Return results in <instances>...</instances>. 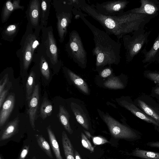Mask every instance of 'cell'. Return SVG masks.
<instances>
[{
    "label": "cell",
    "instance_id": "7c38bea8",
    "mask_svg": "<svg viewBox=\"0 0 159 159\" xmlns=\"http://www.w3.org/2000/svg\"><path fill=\"white\" fill-rule=\"evenodd\" d=\"M139 7L129 10L131 13L145 14L156 16L159 11V4L157 2L150 0H141Z\"/></svg>",
    "mask_w": 159,
    "mask_h": 159
},
{
    "label": "cell",
    "instance_id": "ee69618b",
    "mask_svg": "<svg viewBox=\"0 0 159 159\" xmlns=\"http://www.w3.org/2000/svg\"><path fill=\"white\" fill-rule=\"evenodd\" d=\"M0 159H2L1 156H0Z\"/></svg>",
    "mask_w": 159,
    "mask_h": 159
},
{
    "label": "cell",
    "instance_id": "74e56055",
    "mask_svg": "<svg viewBox=\"0 0 159 159\" xmlns=\"http://www.w3.org/2000/svg\"><path fill=\"white\" fill-rule=\"evenodd\" d=\"M147 145L150 147L159 148V142H152L147 143Z\"/></svg>",
    "mask_w": 159,
    "mask_h": 159
},
{
    "label": "cell",
    "instance_id": "b9f144b4",
    "mask_svg": "<svg viewBox=\"0 0 159 159\" xmlns=\"http://www.w3.org/2000/svg\"><path fill=\"white\" fill-rule=\"evenodd\" d=\"M159 60V53L158 54V56H157V59H156V60Z\"/></svg>",
    "mask_w": 159,
    "mask_h": 159
},
{
    "label": "cell",
    "instance_id": "7bdbcfd3",
    "mask_svg": "<svg viewBox=\"0 0 159 159\" xmlns=\"http://www.w3.org/2000/svg\"><path fill=\"white\" fill-rule=\"evenodd\" d=\"M32 159H36V157H33Z\"/></svg>",
    "mask_w": 159,
    "mask_h": 159
},
{
    "label": "cell",
    "instance_id": "d6986e66",
    "mask_svg": "<svg viewBox=\"0 0 159 159\" xmlns=\"http://www.w3.org/2000/svg\"><path fill=\"white\" fill-rule=\"evenodd\" d=\"M143 52L144 53L143 62H152L156 60L159 52V32L157 37L150 50Z\"/></svg>",
    "mask_w": 159,
    "mask_h": 159
},
{
    "label": "cell",
    "instance_id": "f35d334b",
    "mask_svg": "<svg viewBox=\"0 0 159 159\" xmlns=\"http://www.w3.org/2000/svg\"><path fill=\"white\" fill-rule=\"evenodd\" d=\"M75 159H82V158L78 152L75 150Z\"/></svg>",
    "mask_w": 159,
    "mask_h": 159
},
{
    "label": "cell",
    "instance_id": "ba28073f",
    "mask_svg": "<svg viewBox=\"0 0 159 159\" xmlns=\"http://www.w3.org/2000/svg\"><path fill=\"white\" fill-rule=\"evenodd\" d=\"M112 136L115 138L133 139L136 137L135 132L127 126L121 124L109 115L103 116Z\"/></svg>",
    "mask_w": 159,
    "mask_h": 159
},
{
    "label": "cell",
    "instance_id": "7402d4cb",
    "mask_svg": "<svg viewBox=\"0 0 159 159\" xmlns=\"http://www.w3.org/2000/svg\"><path fill=\"white\" fill-rule=\"evenodd\" d=\"M20 25L14 23L8 25L3 29L2 37L5 40L12 42L19 30Z\"/></svg>",
    "mask_w": 159,
    "mask_h": 159
},
{
    "label": "cell",
    "instance_id": "3957f363",
    "mask_svg": "<svg viewBox=\"0 0 159 159\" xmlns=\"http://www.w3.org/2000/svg\"><path fill=\"white\" fill-rule=\"evenodd\" d=\"M41 28L34 29L28 22L25 31L20 43V48L16 52L22 69L27 70L32 61L34 54L41 42Z\"/></svg>",
    "mask_w": 159,
    "mask_h": 159
},
{
    "label": "cell",
    "instance_id": "d590c367",
    "mask_svg": "<svg viewBox=\"0 0 159 159\" xmlns=\"http://www.w3.org/2000/svg\"><path fill=\"white\" fill-rule=\"evenodd\" d=\"M112 70L111 67H107L103 69L101 72V75L105 78L109 76L111 74Z\"/></svg>",
    "mask_w": 159,
    "mask_h": 159
},
{
    "label": "cell",
    "instance_id": "f546056e",
    "mask_svg": "<svg viewBox=\"0 0 159 159\" xmlns=\"http://www.w3.org/2000/svg\"><path fill=\"white\" fill-rule=\"evenodd\" d=\"M104 85L106 87L112 89H122L124 86L119 78L112 77L104 83Z\"/></svg>",
    "mask_w": 159,
    "mask_h": 159
},
{
    "label": "cell",
    "instance_id": "6da1fadb",
    "mask_svg": "<svg viewBox=\"0 0 159 159\" xmlns=\"http://www.w3.org/2000/svg\"><path fill=\"white\" fill-rule=\"evenodd\" d=\"M73 6L83 11L97 21L108 35L115 36L119 39L127 34L144 27L146 24L154 16L131 13L129 11L114 16H107L99 13L93 5L85 0H75Z\"/></svg>",
    "mask_w": 159,
    "mask_h": 159
},
{
    "label": "cell",
    "instance_id": "ffe728a7",
    "mask_svg": "<svg viewBox=\"0 0 159 159\" xmlns=\"http://www.w3.org/2000/svg\"><path fill=\"white\" fill-rule=\"evenodd\" d=\"M70 117L69 114L63 106L60 105L58 114V117L59 121L67 132L69 134H72L73 131L70 125Z\"/></svg>",
    "mask_w": 159,
    "mask_h": 159
},
{
    "label": "cell",
    "instance_id": "e575fe53",
    "mask_svg": "<svg viewBox=\"0 0 159 159\" xmlns=\"http://www.w3.org/2000/svg\"><path fill=\"white\" fill-rule=\"evenodd\" d=\"M2 81L1 80L0 83V94L4 91L5 86L7 83L8 80V75L7 74L5 75L4 78L2 79Z\"/></svg>",
    "mask_w": 159,
    "mask_h": 159
},
{
    "label": "cell",
    "instance_id": "52a82bcc",
    "mask_svg": "<svg viewBox=\"0 0 159 159\" xmlns=\"http://www.w3.org/2000/svg\"><path fill=\"white\" fill-rule=\"evenodd\" d=\"M41 43L43 46L49 63L52 66L60 65L58 48L51 26L41 28Z\"/></svg>",
    "mask_w": 159,
    "mask_h": 159
},
{
    "label": "cell",
    "instance_id": "9a60e30c",
    "mask_svg": "<svg viewBox=\"0 0 159 159\" xmlns=\"http://www.w3.org/2000/svg\"><path fill=\"white\" fill-rule=\"evenodd\" d=\"M120 104L122 106L131 111L139 118L159 127V123L153 119L143 112L133 104L125 101L120 102Z\"/></svg>",
    "mask_w": 159,
    "mask_h": 159
},
{
    "label": "cell",
    "instance_id": "44dd1931",
    "mask_svg": "<svg viewBox=\"0 0 159 159\" xmlns=\"http://www.w3.org/2000/svg\"><path fill=\"white\" fill-rule=\"evenodd\" d=\"M62 143L66 159H75L72 145L66 132L62 133Z\"/></svg>",
    "mask_w": 159,
    "mask_h": 159
},
{
    "label": "cell",
    "instance_id": "e0dca14e",
    "mask_svg": "<svg viewBox=\"0 0 159 159\" xmlns=\"http://www.w3.org/2000/svg\"><path fill=\"white\" fill-rule=\"evenodd\" d=\"M19 118L16 117L9 122L3 130L1 135L0 140L8 139L17 133L18 130Z\"/></svg>",
    "mask_w": 159,
    "mask_h": 159
},
{
    "label": "cell",
    "instance_id": "60d3db41",
    "mask_svg": "<svg viewBox=\"0 0 159 159\" xmlns=\"http://www.w3.org/2000/svg\"><path fill=\"white\" fill-rule=\"evenodd\" d=\"M154 92L156 94L159 95V87L157 88L154 90Z\"/></svg>",
    "mask_w": 159,
    "mask_h": 159
},
{
    "label": "cell",
    "instance_id": "5bb4252c",
    "mask_svg": "<svg viewBox=\"0 0 159 159\" xmlns=\"http://www.w3.org/2000/svg\"><path fill=\"white\" fill-rule=\"evenodd\" d=\"M20 0H8L4 3L1 13V20L2 23L6 22L11 14L15 10L20 9L23 10L24 7L20 5Z\"/></svg>",
    "mask_w": 159,
    "mask_h": 159
},
{
    "label": "cell",
    "instance_id": "4316f807",
    "mask_svg": "<svg viewBox=\"0 0 159 159\" xmlns=\"http://www.w3.org/2000/svg\"><path fill=\"white\" fill-rule=\"evenodd\" d=\"M53 107L51 103L46 98H44L40 108V116L43 119L50 116L52 112Z\"/></svg>",
    "mask_w": 159,
    "mask_h": 159
},
{
    "label": "cell",
    "instance_id": "83f0119b",
    "mask_svg": "<svg viewBox=\"0 0 159 159\" xmlns=\"http://www.w3.org/2000/svg\"><path fill=\"white\" fill-rule=\"evenodd\" d=\"M138 103L139 107L148 115L159 123V114L144 102L139 100Z\"/></svg>",
    "mask_w": 159,
    "mask_h": 159
},
{
    "label": "cell",
    "instance_id": "8d00e7d4",
    "mask_svg": "<svg viewBox=\"0 0 159 159\" xmlns=\"http://www.w3.org/2000/svg\"><path fill=\"white\" fill-rule=\"evenodd\" d=\"M8 89H4L2 93L0 94V109H1L4 101L7 94Z\"/></svg>",
    "mask_w": 159,
    "mask_h": 159
},
{
    "label": "cell",
    "instance_id": "cb8c5ba5",
    "mask_svg": "<svg viewBox=\"0 0 159 159\" xmlns=\"http://www.w3.org/2000/svg\"><path fill=\"white\" fill-rule=\"evenodd\" d=\"M47 130L50 144L56 159H63L57 141L50 125L47 128Z\"/></svg>",
    "mask_w": 159,
    "mask_h": 159
},
{
    "label": "cell",
    "instance_id": "8fae6325",
    "mask_svg": "<svg viewBox=\"0 0 159 159\" xmlns=\"http://www.w3.org/2000/svg\"><path fill=\"white\" fill-rule=\"evenodd\" d=\"M39 100V87L38 84L35 85L30 100L29 101L28 114L32 128L34 129L35 121L37 114Z\"/></svg>",
    "mask_w": 159,
    "mask_h": 159
},
{
    "label": "cell",
    "instance_id": "836d02e7",
    "mask_svg": "<svg viewBox=\"0 0 159 159\" xmlns=\"http://www.w3.org/2000/svg\"><path fill=\"white\" fill-rule=\"evenodd\" d=\"M29 149V146H25L22 150L18 159H25Z\"/></svg>",
    "mask_w": 159,
    "mask_h": 159
},
{
    "label": "cell",
    "instance_id": "4dcf8cb0",
    "mask_svg": "<svg viewBox=\"0 0 159 159\" xmlns=\"http://www.w3.org/2000/svg\"><path fill=\"white\" fill-rule=\"evenodd\" d=\"M81 143L83 146L91 152L94 151V148L86 136L83 133H81Z\"/></svg>",
    "mask_w": 159,
    "mask_h": 159
},
{
    "label": "cell",
    "instance_id": "d4e9b609",
    "mask_svg": "<svg viewBox=\"0 0 159 159\" xmlns=\"http://www.w3.org/2000/svg\"><path fill=\"white\" fill-rule=\"evenodd\" d=\"M132 155L144 159H159V153L136 148Z\"/></svg>",
    "mask_w": 159,
    "mask_h": 159
},
{
    "label": "cell",
    "instance_id": "9c48e42d",
    "mask_svg": "<svg viewBox=\"0 0 159 159\" xmlns=\"http://www.w3.org/2000/svg\"><path fill=\"white\" fill-rule=\"evenodd\" d=\"M129 2L125 0H114L101 3H97L93 6L99 13L102 15L114 16L124 12V9Z\"/></svg>",
    "mask_w": 159,
    "mask_h": 159
},
{
    "label": "cell",
    "instance_id": "2e32d148",
    "mask_svg": "<svg viewBox=\"0 0 159 159\" xmlns=\"http://www.w3.org/2000/svg\"><path fill=\"white\" fill-rule=\"evenodd\" d=\"M70 107L78 122L84 128L88 130L89 124L85 113L79 105L74 102H71Z\"/></svg>",
    "mask_w": 159,
    "mask_h": 159
},
{
    "label": "cell",
    "instance_id": "ab89813d",
    "mask_svg": "<svg viewBox=\"0 0 159 159\" xmlns=\"http://www.w3.org/2000/svg\"><path fill=\"white\" fill-rule=\"evenodd\" d=\"M84 132L86 134L87 136L89 138V139H90L91 137L92 138V136H91V135L90 134L89 132L85 130H84Z\"/></svg>",
    "mask_w": 159,
    "mask_h": 159
},
{
    "label": "cell",
    "instance_id": "277c9868",
    "mask_svg": "<svg viewBox=\"0 0 159 159\" xmlns=\"http://www.w3.org/2000/svg\"><path fill=\"white\" fill-rule=\"evenodd\" d=\"M57 19V27L59 41L62 43L67 33V28L71 22L73 7L69 0H53Z\"/></svg>",
    "mask_w": 159,
    "mask_h": 159
},
{
    "label": "cell",
    "instance_id": "1f68e13d",
    "mask_svg": "<svg viewBox=\"0 0 159 159\" xmlns=\"http://www.w3.org/2000/svg\"><path fill=\"white\" fill-rule=\"evenodd\" d=\"M92 138L93 143L96 145H102L109 142L106 139L101 136L92 137Z\"/></svg>",
    "mask_w": 159,
    "mask_h": 159
},
{
    "label": "cell",
    "instance_id": "30bf717a",
    "mask_svg": "<svg viewBox=\"0 0 159 159\" xmlns=\"http://www.w3.org/2000/svg\"><path fill=\"white\" fill-rule=\"evenodd\" d=\"M40 0L30 1L25 14L28 22L35 30L41 28L40 25Z\"/></svg>",
    "mask_w": 159,
    "mask_h": 159
},
{
    "label": "cell",
    "instance_id": "f6af8a7d",
    "mask_svg": "<svg viewBox=\"0 0 159 159\" xmlns=\"http://www.w3.org/2000/svg\"><path fill=\"white\" fill-rule=\"evenodd\" d=\"M158 85H159V84H158Z\"/></svg>",
    "mask_w": 159,
    "mask_h": 159
},
{
    "label": "cell",
    "instance_id": "7a4b0ae2",
    "mask_svg": "<svg viewBox=\"0 0 159 159\" xmlns=\"http://www.w3.org/2000/svg\"><path fill=\"white\" fill-rule=\"evenodd\" d=\"M73 13L81 19L93 34L95 47L92 50V53L96 57L97 69L102 68L107 65L118 64L121 59V43L92 24L85 18L86 15L81 10L74 8Z\"/></svg>",
    "mask_w": 159,
    "mask_h": 159
},
{
    "label": "cell",
    "instance_id": "4fadbf2b",
    "mask_svg": "<svg viewBox=\"0 0 159 159\" xmlns=\"http://www.w3.org/2000/svg\"><path fill=\"white\" fill-rule=\"evenodd\" d=\"M15 98L12 94L9 95L3 103L0 112V127L2 126L8 119L15 104Z\"/></svg>",
    "mask_w": 159,
    "mask_h": 159
},
{
    "label": "cell",
    "instance_id": "8992f818",
    "mask_svg": "<svg viewBox=\"0 0 159 159\" xmlns=\"http://www.w3.org/2000/svg\"><path fill=\"white\" fill-rule=\"evenodd\" d=\"M65 50L69 57L79 66L85 67L87 62V52L78 32L72 30L69 34V40Z\"/></svg>",
    "mask_w": 159,
    "mask_h": 159
},
{
    "label": "cell",
    "instance_id": "ac0fdd59",
    "mask_svg": "<svg viewBox=\"0 0 159 159\" xmlns=\"http://www.w3.org/2000/svg\"><path fill=\"white\" fill-rule=\"evenodd\" d=\"M51 1V0H40V25L41 28L47 26Z\"/></svg>",
    "mask_w": 159,
    "mask_h": 159
},
{
    "label": "cell",
    "instance_id": "5b68a950",
    "mask_svg": "<svg viewBox=\"0 0 159 159\" xmlns=\"http://www.w3.org/2000/svg\"><path fill=\"white\" fill-rule=\"evenodd\" d=\"M150 32L146 31L143 27L134 31L131 35L128 34L123 37L127 62L131 61L144 45H147Z\"/></svg>",
    "mask_w": 159,
    "mask_h": 159
},
{
    "label": "cell",
    "instance_id": "603a6c76",
    "mask_svg": "<svg viewBox=\"0 0 159 159\" xmlns=\"http://www.w3.org/2000/svg\"><path fill=\"white\" fill-rule=\"evenodd\" d=\"M67 73L70 79L74 84L83 93L88 94V87L84 80L70 70L67 69Z\"/></svg>",
    "mask_w": 159,
    "mask_h": 159
},
{
    "label": "cell",
    "instance_id": "d6a6232c",
    "mask_svg": "<svg viewBox=\"0 0 159 159\" xmlns=\"http://www.w3.org/2000/svg\"><path fill=\"white\" fill-rule=\"evenodd\" d=\"M147 76L150 80L154 81L155 83L159 84V74L155 73H149Z\"/></svg>",
    "mask_w": 159,
    "mask_h": 159
},
{
    "label": "cell",
    "instance_id": "484cf974",
    "mask_svg": "<svg viewBox=\"0 0 159 159\" xmlns=\"http://www.w3.org/2000/svg\"><path fill=\"white\" fill-rule=\"evenodd\" d=\"M35 73L32 70L30 73L26 84V98L29 101L31 98L33 92L35 84Z\"/></svg>",
    "mask_w": 159,
    "mask_h": 159
},
{
    "label": "cell",
    "instance_id": "f1b7e54d",
    "mask_svg": "<svg viewBox=\"0 0 159 159\" xmlns=\"http://www.w3.org/2000/svg\"><path fill=\"white\" fill-rule=\"evenodd\" d=\"M36 137L39 146L50 158L52 159L53 157L50 146L45 139L42 135H36Z\"/></svg>",
    "mask_w": 159,
    "mask_h": 159
}]
</instances>
